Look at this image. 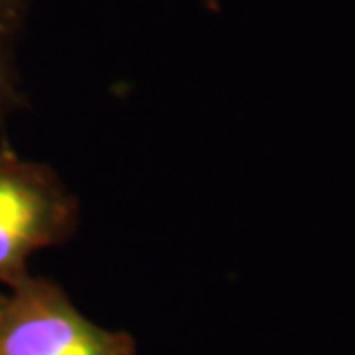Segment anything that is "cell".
I'll return each mask as SVG.
<instances>
[{
  "mask_svg": "<svg viewBox=\"0 0 355 355\" xmlns=\"http://www.w3.org/2000/svg\"><path fill=\"white\" fill-rule=\"evenodd\" d=\"M4 42L6 36L0 34V119H4L6 114L16 111L22 105V95L16 83V76L4 48Z\"/></svg>",
  "mask_w": 355,
  "mask_h": 355,
  "instance_id": "3",
  "label": "cell"
},
{
  "mask_svg": "<svg viewBox=\"0 0 355 355\" xmlns=\"http://www.w3.org/2000/svg\"><path fill=\"white\" fill-rule=\"evenodd\" d=\"M0 355H139L127 331L77 310L55 282L28 275L0 300Z\"/></svg>",
  "mask_w": 355,
  "mask_h": 355,
  "instance_id": "2",
  "label": "cell"
},
{
  "mask_svg": "<svg viewBox=\"0 0 355 355\" xmlns=\"http://www.w3.org/2000/svg\"><path fill=\"white\" fill-rule=\"evenodd\" d=\"M30 0H0V34L6 38L24 22Z\"/></svg>",
  "mask_w": 355,
  "mask_h": 355,
  "instance_id": "4",
  "label": "cell"
},
{
  "mask_svg": "<svg viewBox=\"0 0 355 355\" xmlns=\"http://www.w3.org/2000/svg\"><path fill=\"white\" fill-rule=\"evenodd\" d=\"M0 300H2V294H0Z\"/></svg>",
  "mask_w": 355,
  "mask_h": 355,
  "instance_id": "5",
  "label": "cell"
},
{
  "mask_svg": "<svg viewBox=\"0 0 355 355\" xmlns=\"http://www.w3.org/2000/svg\"><path fill=\"white\" fill-rule=\"evenodd\" d=\"M79 225V203L50 166L0 148V284L26 279L28 261L65 243Z\"/></svg>",
  "mask_w": 355,
  "mask_h": 355,
  "instance_id": "1",
  "label": "cell"
}]
</instances>
